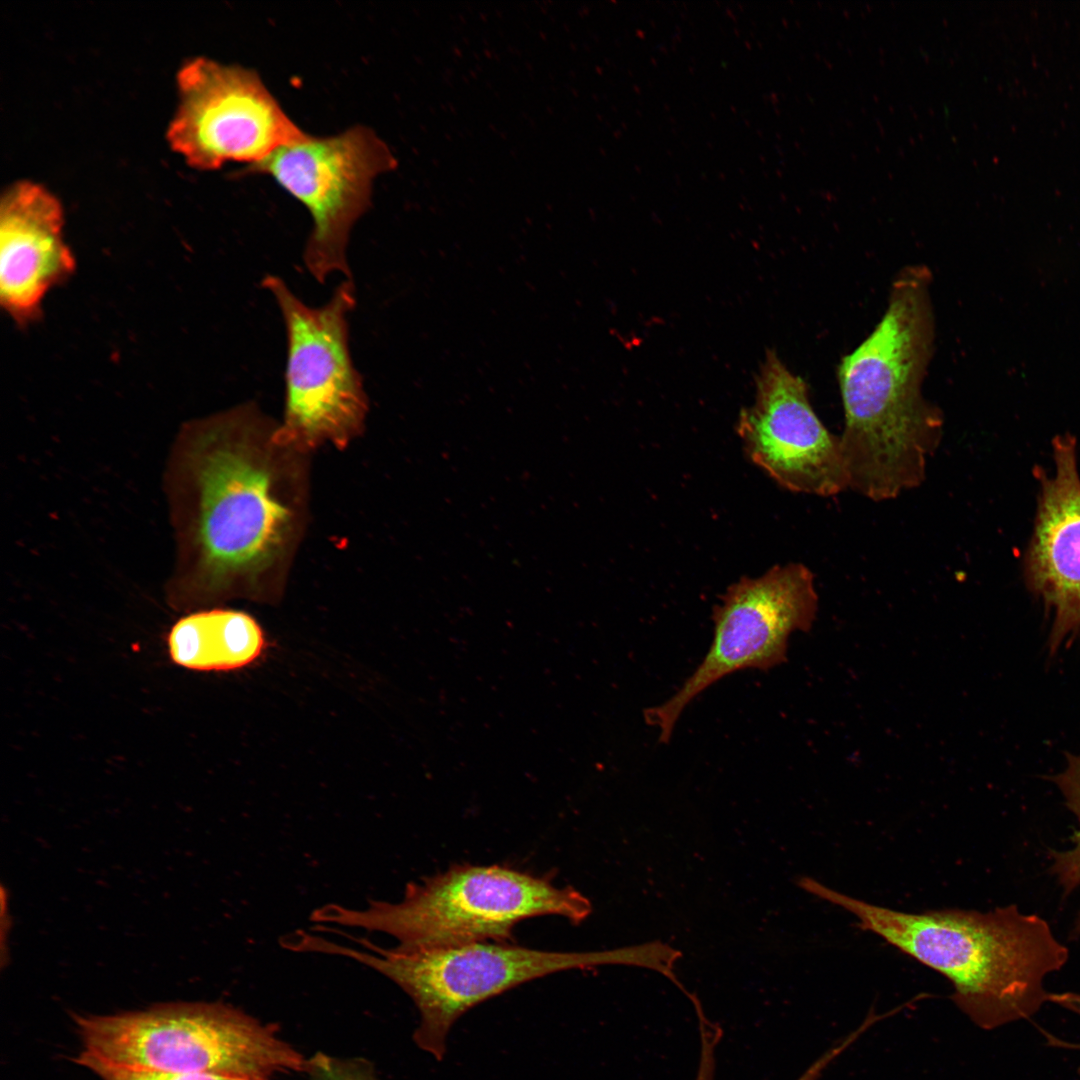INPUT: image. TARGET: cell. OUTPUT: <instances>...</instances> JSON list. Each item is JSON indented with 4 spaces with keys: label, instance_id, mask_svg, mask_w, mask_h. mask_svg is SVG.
<instances>
[{
    "label": "cell",
    "instance_id": "6da1fadb",
    "mask_svg": "<svg viewBox=\"0 0 1080 1080\" xmlns=\"http://www.w3.org/2000/svg\"><path fill=\"white\" fill-rule=\"evenodd\" d=\"M276 427L246 403L179 430L164 480L174 609L280 598L305 524L307 473L305 454L280 445Z\"/></svg>",
    "mask_w": 1080,
    "mask_h": 1080
},
{
    "label": "cell",
    "instance_id": "7a4b0ae2",
    "mask_svg": "<svg viewBox=\"0 0 1080 1080\" xmlns=\"http://www.w3.org/2000/svg\"><path fill=\"white\" fill-rule=\"evenodd\" d=\"M930 283L925 266L901 271L880 321L838 366L848 488L873 501L920 486L942 439L943 414L922 394L935 338Z\"/></svg>",
    "mask_w": 1080,
    "mask_h": 1080
},
{
    "label": "cell",
    "instance_id": "3957f363",
    "mask_svg": "<svg viewBox=\"0 0 1080 1080\" xmlns=\"http://www.w3.org/2000/svg\"><path fill=\"white\" fill-rule=\"evenodd\" d=\"M799 886L858 919L903 953L945 976L952 999L974 1024L991 1030L1033 1017L1048 1002L1047 976L1069 949L1046 919L1017 904L987 912L907 913L870 904L802 877Z\"/></svg>",
    "mask_w": 1080,
    "mask_h": 1080
},
{
    "label": "cell",
    "instance_id": "277c9868",
    "mask_svg": "<svg viewBox=\"0 0 1080 1080\" xmlns=\"http://www.w3.org/2000/svg\"><path fill=\"white\" fill-rule=\"evenodd\" d=\"M591 911L578 890L544 876L503 865L456 864L408 883L398 902L370 900L362 909L326 904L311 921L381 932L398 946L426 948L511 941L520 921L555 915L579 924Z\"/></svg>",
    "mask_w": 1080,
    "mask_h": 1080
},
{
    "label": "cell",
    "instance_id": "5b68a950",
    "mask_svg": "<svg viewBox=\"0 0 1080 1080\" xmlns=\"http://www.w3.org/2000/svg\"><path fill=\"white\" fill-rule=\"evenodd\" d=\"M362 949L327 938L319 953L353 959L390 979L413 1001L420 1014L413 1039L441 1061L454 1023L474 1006L526 982L561 971L606 964L644 966L646 948L562 952L519 946L508 941H481L442 947L382 948L355 939Z\"/></svg>",
    "mask_w": 1080,
    "mask_h": 1080
},
{
    "label": "cell",
    "instance_id": "8992f818",
    "mask_svg": "<svg viewBox=\"0 0 1080 1080\" xmlns=\"http://www.w3.org/2000/svg\"><path fill=\"white\" fill-rule=\"evenodd\" d=\"M80 1053L132 1069L270 1080L307 1059L270 1026L223 1003H170L111 1015H73Z\"/></svg>",
    "mask_w": 1080,
    "mask_h": 1080
},
{
    "label": "cell",
    "instance_id": "52a82bcc",
    "mask_svg": "<svg viewBox=\"0 0 1080 1080\" xmlns=\"http://www.w3.org/2000/svg\"><path fill=\"white\" fill-rule=\"evenodd\" d=\"M269 291L287 336L286 398L275 440L302 454L330 443L344 448L364 426L368 400L349 350L348 316L356 305L355 286L345 279L329 301L310 307L278 276L267 275Z\"/></svg>",
    "mask_w": 1080,
    "mask_h": 1080
},
{
    "label": "cell",
    "instance_id": "ba28073f",
    "mask_svg": "<svg viewBox=\"0 0 1080 1080\" xmlns=\"http://www.w3.org/2000/svg\"><path fill=\"white\" fill-rule=\"evenodd\" d=\"M817 609L814 575L801 563L776 565L730 585L713 608V638L703 660L672 696L644 711L659 742H669L683 710L709 686L740 670L783 664L790 635L809 631Z\"/></svg>",
    "mask_w": 1080,
    "mask_h": 1080
},
{
    "label": "cell",
    "instance_id": "9c48e42d",
    "mask_svg": "<svg viewBox=\"0 0 1080 1080\" xmlns=\"http://www.w3.org/2000/svg\"><path fill=\"white\" fill-rule=\"evenodd\" d=\"M397 165L388 145L372 129L358 125L338 135H308L282 146L249 165L247 173L273 177L309 210L313 227L303 260L323 283L334 273L351 279L347 244L352 226L369 207L373 179Z\"/></svg>",
    "mask_w": 1080,
    "mask_h": 1080
},
{
    "label": "cell",
    "instance_id": "30bf717a",
    "mask_svg": "<svg viewBox=\"0 0 1080 1080\" xmlns=\"http://www.w3.org/2000/svg\"><path fill=\"white\" fill-rule=\"evenodd\" d=\"M177 85L179 104L167 138L194 168L253 165L308 136L253 70L198 57L179 70Z\"/></svg>",
    "mask_w": 1080,
    "mask_h": 1080
},
{
    "label": "cell",
    "instance_id": "8fae6325",
    "mask_svg": "<svg viewBox=\"0 0 1080 1080\" xmlns=\"http://www.w3.org/2000/svg\"><path fill=\"white\" fill-rule=\"evenodd\" d=\"M747 457L783 488L829 497L848 488L840 437L813 410L805 381L769 350L752 406L737 422Z\"/></svg>",
    "mask_w": 1080,
    "mask_h": 1080
},
{
    "label": "cell",
    "instance_id": "7c38bea8",
    "mask_svg": "<svg viewBox=\"0 0 1080 1080\" xmlns=\"http://www.w3.org/2000/svg\"><path fill=\"white\" fill-rule=\"evenodd\" d=\"M1053 454L1054 473L1036 471L1041 488L1024 574L1052 615L1049 649L1056 652L1080 634V476L1073 437L1057 436Z\"/></svg>",
    "mask_w": 1080,
    "mask_h": 1080
},
{
    "label": "cell",
    "instance_id": "4fadbf2b",
    "mask_svg": "<svg viewBox=\"0 0 1080 1080\" xmlns=\"http://www.w3.org/2000/svg\"><path fill=\"white\" fill-rule=\"evenodd\" d=\"M59 200L22 181L0 203V304L18 325L38 320L49 292L69 279L75 256L64 239Z\"/></svg>",
    "mask_w": 1080,
    "mask_h": 1080
},
{
    "label": "cell",
    "instance_id": "5bb4252c",
    "mask_svg": "<svg viewBox=\"0 0 1080 1080\" xmlns=\"http://www.w3.org/2000/svg\"><path fill=\"white\" fill-rule=\"evenodd\" d=\"M168 647L178 665L200 671H226L249 665L260 657L265 637L248 614L212 609L180 619L169 633Z\"/></svg>",
    "mask_w": 1080,
    "mask_h": 1080
},
{
    "label": "cell",
    "instance_id": "9a60e30c",
    "mask_svg": "<svg viewBox=\"0 0 1080 1080\" xmlns=\"http://www.w3.org/2000/svg\"><path fill=\"white\" fill-rule=\"evenodd\" d=\"M1061 793L1077 826L1066 849L1049 850V873L1055 878L1062 895L1068 897L1080 889V753L1067 756L1065 768L1049 777ZM1080 939V909L1074 919L1070 937Z\"/></svg>",
    "mask_w": 1080,
    "mask_h": 1080
},
{
    "label": "cell",
    "instance_id": "2e32d148",
    "mask_svg": "<svg viewBox=\"0 0 1080 1080\" xmlns=\"http://www.w3.org/2000/svg\"><path fill=\"white\" fill-rule=\"evenodd\" d=\"M76 1062L101 1080H254L214 1073H167L117 1066L80 1053Z\"/></svg>",
    "mask_w": 1080,
    "mask_h": 1080
},
{
    "label": "cell",
    "instance_id": "e0dca14e",
    "mask_svg": "<svg viewBox=\"0 0 1080 1080\" xmlns=\"http://www.w3.org/2000/svg\"><path fill=\"white\" fill-rule=\"evenodd\" d=\"M309 1080H379L371 1065L361 1059H342L318 1052L307 1059Z\"/></svg>",
    "mask_w": 1080,
    "mask_h": 1080
},
{
    "label": "cell",
    "instance_id": "ac0fdd59",
    "mask_svg": "<svg viewBox=\"0 0 1080 1080\" xmlns=\"http://www.w3.org/2000/svg\"><path fill=\"white\" fill-rule=\"evenodd\" d=\"M701 1029V1059L696 1080H713L714 1076V1048L718 1040L719 1030L705 1026ZM819 1074L813 1067H809L797 1080H817Z\"/></svg>",
    "mask_w": 1080,
    "mask_h": 1080
},
{
    "label": "cell",
    "instance_id": "d6986e66",
    "mask_svg": "<svg viewBox=\"0 0 1080 1080\" xmlns=\"http://www.w3.org/2000/svg\"><path fill=\"white\" fill-rule=\"evenodd\" d=\"M1049 1002L1080 1016V993H1050ZM1054 1046L1061 1049L1080 1051V1042H1070L1059 1037L1054 1040ZM1078 1073L1080 1075V1068Z\"/></svg>",
    "mask_w": 1080,
    "mask_h": 1080
}]
</instances>
